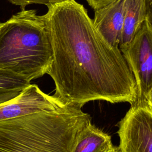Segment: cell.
Instances as JSON below:
<instances>
[{
	"label": "cell",
	"instance_id": "1",
	"mask_svg": "<svg viewBox=\"0 0 152 152\" xmlns=\"http://www.w3.org/2000/svg\"><path fill=\"white\" fill-rule=\"evenodd\" d=\"M47 7L43 16L53 53L47 74L55 83L53 96L65 105L97 100L134 104L137 89L126 60L97 30L85 7L75 0Z\"/></svg>",
	"mask_w": 152,
	"mask_h": 152
},
{
	"label": "cell",
	"instance_id": "2",
	"mask_svg": "<svg viewBox=\"0 0 152 152\" xmlns=\"http://www.w3.org/2000/svg\"><path fill=\"white\" fill-rule=\"evenodd\" d=\"M81 108L67 104L0 121V152H71L91 121Z\"/></svg>",
	"mask_w": 152,
	"mask_h": 152
},
{
	"label": "cell",
	"instance_id": "3",
	"mask_svg": "<svg viewBox=\"0 0 152 152\" xmlns=\"http://www.w3.org/2000/svg\"><path fill=\"white\" fill-rule=\"evenodd\" d=\"M52 48L45 20L34 10H21L0 26V69L29 81L47 74Z\"/></svg>",
	"mask_w": 152,
	"mask_h": 152
},
{
	"label": "cell",
	"instance_id": "4",
	"mask_svg": "<svg viewBox=\"0 0 152 152\" xmlns=\"http://www.w3.org/2000/svg\"><path fill=\"white\" fill-rule=\"evenodd\" d=\"M119 49L135 78L136 102L147 101L152 88V24L147 18L133 39Z\"/></svg>",
	"mask_w": 152,
	"mask_h": 152
},
{
	"label": "cell",
	"instance_id": "5",
	"mask_svg": "<svg viewBox=\"0 0 152 152\" xmlns=\"http://www.w3.org/2000/svg\"><path fill=\"white\" fill-rule=\"evenodd\" d=\"M120 152H152V110L136 102L118 123Z\"/></svg>",
	"mask_w": 152,
	"mask_h": 152
},
{
	"label": "cell",
	"instance_id": "6",
	"mask_svg": "<svg viewBox=\"0 0 152 152\" xmlns=\"http://www.w3.org/2000/svg\"><path fill=\"white\" fill-rule=\"evenodd\" d=\"M65 106L53 95L42 91L36 84H30L20 94L0 104V121L36 112L50 111Z\"/></svg>",
	"mask_w": 152,
	"mask_h": 152
},
{
	"label": "cell",
	"instance_id": "7",
	"mask_svg": "<svg viewBox=\"0 0 152 152\" xmlns=\"http://www.w3.org/2000/svg\"><path fill=\"white\" fill-rule=\"evenodd\" d=\"M125 1L115 0L94 10L93 22L95 27L115 47H119L121 42L124 21Z\"/></svg>",
	"mask_w": 152,
	"mask_h": 152
},
{
	"label": "cell",
	"instance_id": "8",
	"mask_svg": "<svg viewBox=\"0 0 152 152\" xmlns=\"http://www.w3.org/2000/svg\"><path fill=\"white\" fill-rule=\"evenodd\" d=\"M147 18L144 0L125 1L124 21L119 46L128 43L133 39Z\"/></svg>",
	"mask_w": 152,
	"mask_h": 152
},
{
	"label": "cell",
	"instance_id": "9",
	"mask_svg": "<svg viewBox=\"0 0 152 152\" xmlns=\"http://www.w3.org/2000/svg\"><path fill=\"white\" fill-rule=\"evenodd\" d=\"M112 145L111 137L91 122L80 133L71 152H96Z\"/></svg>",
	"mask_w": 152,
	"mask_h": 152
},
{
	"label": "cell",
	"instance_id": "10",
	"mask_svg": "<svg viewBox=\"0 0 152 152\" xmlns=\"http://www.w3.org/2000/svg\"><path fill=\"white\" fill-rule=\"evenodd\" d=\"M27 78L10 71L0 69V93L22 91L30 84Z\"/></svg>",
	"mask_w": 152,
	"mask_h": 152
},
{
	"label": "cell",
	"instance_id": "11",
	"mask_svg": "<svg viewBox=\"0 0 152 152\" xmlns=\"http://www.w3.org/2000/svg\"><path fill=\"white\" fill-rule=\"evenodd\" d=\"M11 4L20 6L21 9L25 8L26 6L31 4H43L45 5H48L49 4L55 3L62 0H8Z\"/></svg>",
	"mask_w": 152,
	"mask_h": 152
},
{
	"label": "cell",
	"instance_id": "12",
	"mask_svg": "<svg viewBox=\"0 0 152 152\" xmlns=\"http://www.w3.org/2000/svg\"><path fill=\"white\" fill-rule=\"evenodd\" d=\"M21 91H10L0 93V104L4 103L17 97Z\"/></svg>",
	"mask_w": 152,
	"mask_h": 152
},
{
	"label": "cell",
	"instance_id": "13",
	"mask_svg": "<svg viewBox=\"0 0 152 152\" xmlns=\"http://www.w3.org/2000/svg\"><path fill=\"white\" fill-rule=\"evenodd\" d=\"M88 5L94 10H97L107 5L115 0H86Z\"/></svg>",
	"mask_w": 152,
	"mask_h": 152
},
{
	"label": "cell",
	"instance_id": "14",
	"mask_svg": "<svg viewBox=\"0 0 152 152\" xmlns=\"http://www.w3.org/2000/svg\"><path fill=\"white\" fill-rule=\"evenodd\" d=\"M146 12L147 15V19L152 24V0H144Z\"/></svg>",
	"mask_w": 152,
	"mask_h": 152
},
{
	"label": "cell",
	"instance_id": "15",
	"mask_svg": "<svg viewBox=\"0 0 152 152\" xmlns=\"http://www.w3.org/2000/svg\"><path fill=\"white\" fill-rule=\"evenodd\" d=\"M96 152H120V150L119 147H116L113 145L111 147L100 149Z\"/></svg>",
	"mask_w": 152,
	"mask_h": 152
},
{
	"label": "cell",
	"instance_id": "16",
	"mask_svg": "<svg viewBox=\"0 0 152 152\" xmlns=\"http://www.w3.org/2000/svg\"><path fill=\"white\" fill-rule=\"evenodd\" d=\"M147 103H148V106H150V107L152 110V88L150 90V92L148 93V95L147 96Z\"/></svg>",
	"mask_w": 152,
	"mask_h": 152
},
{
	"label": "cell",
	"instance_id": "17",
	"mask_svg": "<svg viewBox=\"0 0 152 152\" xmlns=\"http://www.w3.org/2000/svg\"><path fill=\"white\" fill-rule=\"evenodd\" d=\"M2 23H0V26H1V25L2 24Z\"/></svg>",
	"mask_w": 152,
	"mask_h": 152
}]
</instances>
